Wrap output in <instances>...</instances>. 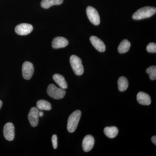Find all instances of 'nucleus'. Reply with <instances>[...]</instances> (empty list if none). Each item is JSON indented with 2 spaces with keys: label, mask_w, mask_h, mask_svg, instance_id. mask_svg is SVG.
I'll use <instances>...</instances> for the list:
<instances>
[{
  "label": "nucleus",
  "mask_w": 156,
  "mask_h": 156,
  "mask_svg": "<svg viewBox=\"0 0 156 156\" xmlns=\"http://www.w3.org/2000/svg\"><path fill=\"white\" fill-rule=\"evenodd\" d=\"M156 9L154 7H143L138 9L132 15V18L135 20H140L149 18L155 14Z\"/></svg>",
  "instance_id": "obj_1"
},
{
  "label": "nucleus",
  "mask_w": 156,
  "mask_h": 156,
  "mask_svg": "<svg viewBox=\"0 0 156 156\" xmlns=\"http://www.w3.org/2000/svg\"><path fill=\"white\" fill-rule=\"evenodd\" d=\"M81 116L80 111L76 110L73 112L68 119L67 128L70 133L74 132L76 129Z\"/></svg>",
  "instance_id": "obj_2"
},
{
  "label": "nucleus",
  "mask_w": 156,
  "mask_h": 156,
  "mask_svg": "<svg viewBox=\"0 0 156 156\" xmlns=\"http://www.w3.org/2000/svg\"><path fill=\"white\" fill-rule=\"evenodd\" d=\"M70 62L74 72L76 75L81 76L84 73V67L81 58L76 55H72L70 58Z\"/></svg>",
  "instance_id": "obj_3"
},
{
  "label": "nucleus",
  "mask_w": 156,
  "mask_h": 156,
  "mask_svg": "<svg viewBox=\"0 0 156 156\" xmlns=\"http://www.w3.org/2000/svg\"><path fill=\"white\" fill-rule=\"evenodd\" d=\"M47 91V93L50 97L55 99L63 98L66 93L64 89L58 88L52 84L49 85Z\"/></svg>",
  "instance_id": "obj_4"
},
{
  "label": "nucleus",
  "mask_w": 156,
  "mask_h": 156,
  "mask_svg": "<svg viewBox=\"0 0 156 156\" xmlns=\"http://www.w3.org/2000/svg\"><path fill=\"white\" fill-rule=\"evenodd\" d=\"M87 14L90 22L94 25H98L100 24V16L98 12L95 8L91 6L87 7Z\"/></svg>",
  "instance_id": "obj_5"
},
{
  "label": "nucleus",
  "mask_w": 156,
  "mask_h": 156,
  "mask_svg": "<svg viewBox=\"0 0 156 156\" xmlns=\"http://www.w3.org/2000/svg\"><path fill=\"white\" fill-rule=\"evenodd\" d=\"M23 76L25 80H30L34 73L33 65L30 62H25L22 66Z\"/></svg>",
  "instance_id": "obj_6"
},
{
  "label": "nucleus",
  "mask_w": 156,
  "mask_h": 156,
  "mask_svg": "<svg viewBox=\"0 0 156 156\" xmlns=\"http://www.w3.org/2000/svg\"><path fill=\"white\" fill-rule=\"evenodd\" d=\"M4 137L9 141H12L15 136L14 127L12 123L8 122L5 125L3 129Z\"/></svg>",
  "instance_id": "obj_7"
},
{
  "label": "nucleus",
  "mask_w": 156,
  "mask_h": 156,
  "mask_svg": "<svg viewBox=\"0 0 156 156\" xmlns=\"http://www.w3.org/2000/svg\"><path fill=\"white\" fill-rule=\"evenodd\" d=\"M33 30L32 25L28 23H21L15 27L16 33L19 35H27L30 33Z\"/></svg>",
  "instance_id": "obj_8"
},
{
  "label": "nucleus",
  "mask_w": 156,
  "mask_h": 156,
  "mask_svg": "<svg viewBox=\"0 0 156 156\" xmlns=\"http://www.w3.org/2000/svg\"><path fill=\"white\" fill-rule=\"evenodd\" d=\"M39 109L37 108L32 107L29 112L28 118L31 126L33 127L37 126L39 122Z\"/></svg>",
  "instance_id": "obj_9"
},
{
  "label": "nucleus",
  "mask_w": 156,
  "mask_h": 156,
  "mask_svg": "<svg viewBox=\"0 0 156 156\" xmlns=\"http://www.w3.org/2000/svg\"><path fill=\"white\" fill-rule=\"evenodd\" d=\"M95 143V139L91 135H87L83 139L82 145L84 151L89 152L92 149Z\"/></svg>",
  "instance_id": "obj_10"
},
{
  "label": "nucleus",
  "mask_w": 156,
  "mask_h": 156,
  "mask_svg": "<svg viewBox=\"0 0 156 156\" xmlns=\"http://www.w3.org/2000/svg\"><path fill=\"white\" fill-rule=\"evenodd\" d=\"M90 41L94 48L100 52H104L105 51L106 47L104 42L98 38L97 37L92 36L90 37Z\"/></svg>",
  "instance_id": "obj_11"
},
{
  "label": "nucleus",
  "mask_w": 156,
  "mask_h": 156,
  "mask_svg": "<svg viewBox=\"0 0 156 156\" xmlns=\"http://www.w3.org/2000/svg\"><path fill=\"white\" fill-rule=\"evenodd\" d=\"M69 44L68 41L63 37H58L53 39L52 41V47L54 49L65 48Z\"/></svg>",
  "instance_id": "obj_12"
},
{
  "label": "nucleus",
  "mask_w": 156,
  "mask_h": 156,
  "mask_svg": "<svg viewBox=\"0 0 156 156\" xmlns=\"http://www.w3.org/2000/svg\"><path fill=\"white\" fill-rule=\"evenodd\" d=\"M136 99L138 103L144 105H150L151 103L150 96L145 92H140L136 95Z\"/></svg>",
  "instance_id": "obj_13"
},
{
  "label": "nucleus",
  "mask_w": 156,
  "mask_h": 156,
  "mask_svg": "<svg viewBox=\"0 0 156 156\" xmlns=\"http://www.w3.org/2000/svg\"><path fill=\"white\" fill-rule=\"evenodd\" d=\"M53 80L62 89H66L68 87L67 82L65 78L61 75L55 74L53 76Z\"/></svg>",
  "instance_id": "obj_14"
},
{
  "label": "nucleus",
  "mask_w": 156,
  "mask_h": 156,
  "mask_svg": "<svg viewBox=\"0 0 156 156\" xmlns=\"http://www.w3.org/2000/svg\"><path fill=\"white\" fill-rule=\"evenodd\" d=\"M104 132L107 136L110 138H115L117 136L119 133V130L117 127L113 126V127H107L105 128Z\"/></svg>",
  "instance_id": "obj_15"
},
{
  "label": "nucleus",
  "mask_w": 156,
  "mask_h": 156,
  "mask_svg": "<svg viewBox=\"0 0 156 156\" xmlns=\"http://www.w3.org/2000/svg\"><path fill=\"white\" fill-rule=\"evenodd\" d=\"M63 0H42L41 6L45 9H48L51 6L61 5L63 2Z\"/></svg>",
  "instance_id": "obj_16"
},
{
  "label": "nucleus",
  "mask_w": 156,
  "mask_h": 156,
  "mask_svg": "<svg viewBox=\"0 0 156 156\" xmlns=\"http://www.w3.org/2000/svg\"><path fill=\"white\" fill-rule=\"evenodd\" d=\"M37 108L41 110L50 111L52 108L51 104L47 101L40 100L37 102Z\"/></svg>",
  "instance_id": "obj_17"
},
{
  "label": "nucleus",
  "mask_w": 156,
  "mask_h": 156,
  "mask_svg": "<svg viewBox=\"0 0 156 156\" xmlns=\"http://www.w3.org/2000/svg\"><path fill=\"white\" fill-rule=\"evenodd\" d=\"M131 48V43L127 40H124L120 43L118 47V51L120 53H125L129 51Z\"/></svg>",
  "instance_id": "obj_18"
},
{
  "label": "nucleus",
  "mask_w": 156,
  "mask_h": 156,
  "mask_svg": "<svg viewBox=\"0 0 156 156\" xmlns=\"http://www.w3.org/2000/svg\"><path fill=\"white\" fill-rule=\"evenodd\" d=\"M118 87L121 92H124L128 89V82L127 78L124 76L120 77L118 81Z\"/></svg>",
  "instance_id": "obj_19"
},
{
  "label": "nucleus",
  "mask_w": 156,
  "mask_h": 156,
  "mask_svg": "<svg viewBox=\"0 0 156 156\" xmlns=\"http://www.w3.org/2000/svg\"><path fill=\"white\" fill-rule=\"evenodd\" d=\"M146 72L149 75L150 78L151 80H154L156 79V66H150L146 69Z\"/></svg>",
  "instance_id": "obj_20"
},
{
  "label": "nucleus",
  "mask_w": 156,
  "mask_h": 156,
  "mask_svg": "<svg viewBox=\"0 0 156 156\" xmlns=\"http://www.w3.org/2000/svg\"><path fill=\"white\" fill-rule=\"evenodd\" d=\"M147 50L149 53H155L156 52V44L155 43H150L147 47Z\"/></svg>",
  "instance_id": "obj_21"
},
{
  "label": "nucleus",
  "mask_w": 156,
  "mask_h": 156,
  "mask_svg": "<svg viewBox=\"0 0 156 156\" xmlns=\"http://www.w3.org/2000/svg\"><path fill=\"white\" fill-rule=\"evenodd\" d=\"M52 142L53 148L56 149L57 147V136L56 134H54L52 136Z\"/></svg>",
  "instance_id": "obj_22"
},
{
  "label": "nucleus",
  "mask_w": 156,
  "mask_h": 156,
  "mask_svg": "<svg viewBox=\"0 0 156 156\" xmlns=\"http://www.w3.org/2000/svg\"><path fill=\"white\" fill-rule=\"evenodd\" d=\"M151 140L152 142L155 145H156V136H152L151 138Z\"/></svg>",
  "instance_id": "obj_23"
},
{
  "label": "nucleus",
  "mask_w": 156,
  "mask_h": 156,
  "mask_svg": "<svg viewBox=\"0 0 156 156\" xmlns=\"http://www.w3.org/2000/svg\"><path fill=\"white\" fill-rule=\"evenodd\" d=\"M39 116L41 117L43 116V115H44V112H39L38 113Z\"/></svg>",
  "instance_id": "obj_24"
},
{
  "label": "nucleus",
  "mask_w": 156,
  "mask_h": 156,
  "mask_svg": "<svg viewBox=\"0 0 156 156\" xmlns=\"http://www.w3.org/2000/svg\"><path fill=\"white\" fill-rule=\"evenodd\" d=\"M2 101L0 100V109L2 108Z\"/></svg>",
  "instance_id": "obj_25"
}]
</instances>
